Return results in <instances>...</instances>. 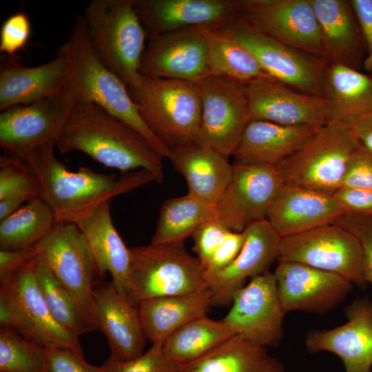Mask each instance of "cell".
Masks as SVG:
<instances>
[{
    "mask_svg": "<svg viewBox=\"0 0 372 372\" xmlns=\"http://www.w3.org/2000/svg\"><path fill=\"white\" fill-rule=\"evenodd\" d=\"M54 146L55 141H50L20 158L37 177L41 196L53 211L56 223L77 224L112 198L156 182L145 169L123 173L119 178L87 167L70 171L55 156Z\"/></svg>",
    "mask_w": 372,
    "mask_h": 372,
    "instance_id": "cell-1",
    "label": "cell"
},
{
    "mask_svg": "<svg viewBox=\"0 0 372 372\" xmlns=\"http://www.w3.org/2000/svg\"><path fill=\"white\" fill-rule=\"evenodd\" d=\"M55 146L63 153L80 151L123 173L145 169L164 180L163 157L138 132L98 105L78 101Z\"/></svg>",
    "mask_w": 372,
    "mask_h": 372,
    "instance_id": "cell-2",
    "label": "cell"
},
{
    "mask_svg": "<svg viewBox=\"0 0 372 372\" xmlns=\"http://www.w3.org/2000/svg\"><path fill=\"white\" fill-rule=\"evenodd\" d=\"M68 65V85L79 101L98 105L141 134L163 157L170 150L145 123L125 84L95 54L82 15L76 17L65 42L58 49Z\"/></svg>",
    "mask_w": 372,
    "mask_h": 372,
    "instance_id": "cell-3",
    "label": "cell"
},
{
    "mask_svg": "<svg viewBox=\"0 0 372 372\" xmlns=\"http://www.w3.org/2000/svg\"><path fill=\"white\" fill-rule=\"evenodd\" d=\"M99 59L125 84L141 77L146 33L133 0H92L82 15Z\"/></svg>",
    "mask_w": 372,
    "mask_h": 372,
    "instance_id": "cell-4",
    "label": "cell"
},
{
    "mask_svg": "<svg viewBox=\"0 0 372 372\" xmlns=\"http://www.w3.org/2000/svg\"><path fill=\"white\" fill-rule=\"evenodd\" d=\"M127 87L145 123L169 150L196 143L202 108L194 83L141 74Z\"/></svg>",
    "mask_w": 372,
    "mask_h": 372,
    "instance_id": "cell-5",
    "label": "cell"
},
{
    "mask_svg": "<svg viewBox=\"0 0 372 372\" xmlns=\"http://www.w3.org/2000/svg\"><path fill=\"white\" fill-rule=\"evenodd\" d=\"M360 146L349 124L331 121L276 167L285 185L333 196L342 188L350 158Z\"/></svg>",
    "mask_w": 372,
    "mask_h": 372,
    "instance_id": "cell-6",
    "label": "cell"
},
{
    "mask_svg": "<svg viewBox=\"0 0 372 372\" xmlns=\"http://www.w3.org/2000/svg\"><path fill=\"white\" fill-rule=\"evenodd\" d=\"M129 299L138 302L207 287L204 268L184 241L131 248Z\"/></svg>",
    "mask_w": 372,
    "mask_h": 372,
    "instance_id": "cell-7",
    "label": "cell"
},
{
    "mask_svg": "<svg viewBox=\"0 0 372 372\" xmlns=\"http://www.w3.org/2000/svg\"><path fill=\"white\" fill-rule=\"evenodd\" d=\"M32 261L0 282L1 327L12 329L45 348L67 349L83 356L79 338L51 315L35 278Z\"/></svg>",
    "mask_w": 372,
    "mask_h": 372,
    "instance_id": "cell-8",
    "label": "cell"
},
{
    "mask_svg": "<svg viewBox=\"0 0 372 372\" xmlns=\"http://www.w3.org/2000/svg\"><path fill=\"white\" fill-rule=\"evenodd\" d=\"M218 29L249 50L271 79L298 91L324 97L327 61L278 41L240 14Z\"/></svg>",
    "mask_w": 372,
    "mask_h": 372,
    "instance_id": "cell-9",
    "label": "cell"
},
{
    "mask_svg": "<svg viewBox=\"0 0 372 372\" xmlns=\"http://www.w3.org/2000/svg\"><path fill=\"white\" fill-rule=\"evenodd\" d=\"M36 247L72 295L85 320L96 330L94 291L102 278L84 234L76 224L56 223Z\"/></svg>",
    "mask_w": 372,
    "mask_h": 372,
    "instance_id": "cell-10",
    "label": "cell"
},
{
    "mask_svg": "<svg viewBox=\"0 0 372 372\" xmlns=\"http://www.w3.org/2000/svg\"><path fill=\"white\" fill-rule=\"evenodd\" d=\"M277 261L300 262L339 275L361 289L369 285L358 240L334 223L281 238Z\"/></svg>",
    "mask_w": 372,
    "mask_h": 372,
    "instance_id": "cell-11",
    "label": "cell"
},
{
    "mask_svg": "<svg viewBox=\"0 0 372 372\" xmlns=\"http://www.w3.org/2000/svg\"><path fill=\"white\" fill-rule=\"evenodd\" d=\"M195 85L202 108L196 143L228 158L251 120L245 85L214 75Z\"/></svg>",
    "mask_w": 372,
    "mask_h": 372,
    "instance_id": "cell-12",
    "label": "cell"
},
{
    "mask_svg": "<svg viewBox=\"0 0 372 372\" xmlns=\"http://www.w3.org/2000/svg\"><path fill=\"white\" fill-rule=\"evenodd\" d=\"M78 101L76 94L67 85L34 103L1 112V148L21 158L55 141Z\"/></svg>",
    "mask_w": 372,
    "mask_h": 372,
    "instance_id": "cell-13",
    "label": "cell"
},
{
    "mask_svg": "<svg viewBox=\"0 0 372 372\" xmlns=\"http://www.w3.org/2000/svg\"><path fill=\"white\" fill-rule=\"evenodd\" d=\"M233 165L231 180L214 205V219L230 231L241 232L266 219L283 183L276 166Z\"/></svg>",
    "mask_w": 372,
    "mask_h": 372,
    "instance_id": "cell-14",
    "label": "cell"
},
{
    "mask_svg": "<svg viewBox=\"0 0 372 372\" xmlns=\"http://www.w3.org/2000/svg\"><path fill=\"white\" fill-rule=\"evenodd\" d=\"M239 14L269 37L326 59L311 0H237Z\"/></svg>",
    "mask_w": 372,
    "mask_h": 372,
    "instance_id": "cell-15",
    "label": "cell"
},
{
    "mask_svg": "<svg viewBox=\"0 0 372 372\" xmlns=\"http://www.w3.org/2000/svg\"><path fill=\"white\" fill-rule=\"evenodd\" d=\"M231 304L222 320L234 335L266 348L280 344L286 313L279 300L273 273L267 271L249 280L236 293Z\"/></svg>",
    "mask_w": 372,
    "mask_h": 372,
    "instance_id": "cell-16",
    "label": "cell"
},
{
    "mask_svg": "<svg viewBox=\"0 0 372 372\" xmlns=\"http://www.w3.org/2000/svg\"><path fill=\"white\" fill-rule=\"evenodd\" d=\"M141 74L194 84L211 76L208 44L202 26L150 38L141 62Z\"/></svg>",
    "mask_w": 372,
    "mask_h": 372,
    "instance_id": "cell-17",
    "label": "cell"
},
{
    "mask_svg": "<svg viewBox=\"0 0 372 372\" xmlns=\"http://www.w3.org/2000/svg\"><path fill=\"white\" fill-rule=\"evenodd\" d=\"M273 275L286 314L293 311L327 313L342 303L353 287L339 275L296 262H278Z\"/></svg>",
    "mask_w": 372,
    "mask_h": 372,
    "instance_id": "cell-18",
    "label": "cell"
},
{
    "mask_svg": "<svg viewBox=\"0 0 372 372\" xmlns=\"http://www.w3.org/2000/svg\"><path fill=\"white\" fill-rule=\"evenodd\" d=\"M251 120L321 127L332 121L324 97L298 91L272 79L245 85Z\"/></svg>",
    "mask_w": 372,
    "mask_h": 372,
    "instance_id": "cell-19",
    "label": "cell"
},
{
    "mask_svg": "<svg viewBox=\"0 0 372 372\" xmlns=\"http://www.w3.org/2000/svg\"><path fill=\"white\" fill-rule=\"evenodd\" d=\"M243 245L234 261L206 278L211 293V305L231 304L234 296L246 281L267 271L278 260L281 237L265 219L243 230Z\"/></svg>",
    "mask_w": 372,
    "mask_h": 372,
    "instance_id": "cell-20",
    "label": "cell"
},
{
    "mask_svg": "<svg viewBox=\"0 0 372 372\" xmlns=\"http://www.w3.org/2000/svg\"><path fill=\"white\" fill-rule=\"evenodd\" d=\"M347 322L331 329L311 330L305 337L309 353L328 351L342 361L345 372H371L372 300L357 298L344 309Z\"/></svg>",
    "mask_w": 372,
    "mask_h": 372,
    "instance_id": "cell-21",
    "label": "cell"
},
{
    "mask_svg": "<svg viewBox=\"0 0 372 372\" xmlns=\"http://www.w3.org/2000/svg\"><path fill=\"white\" fill-rule=\"evenodd\" d=\"M150 38L196 26L222 28L238 14L237 0H133Z\"/></svg>",
    "mask_w": 372,
    "mask_h": 372,
    "instance_id": "cell-22",
    "label": "cell"
},
{
    "mask_svg": "<svg viewBox=\"0 0 372 372\" xmlns=\"http://www.w3.org/2000/svg\"><path fill=\"white\" fill-rule=\"evenodd\" d=\"M94 326L107 338L110 356L126 361L141 355L147 338L137 306L102 280L94 288Z\"/></svg>",
    "mask_w": 372,
    "mask_h": 372,
    "instance_id": "cell-23",
    "label": "cell"
},
{
    "mask_svg": "<svg viewBox=\"0 0 372 372\" xmlns=\"http://www.w3.org/2000/svg\"><path fill=\"white\" fill-rule=\"evenodd\" d=\"M345 214L332 195L283 184L266 220L283 238L333 223Z\"/></svg>",
    "mask_w": 372,
    "mask_h": 372,
    "instance_id": "cell-24",
    "label": "cell"
},
{
    "mask_svg": "<svg viewBox=\"0 0 372 372\" xmlns=\"http://www.w3.org/2000/svg\"><path fill=\"white\" fill-rule=\"evenodd\" d=\"M68 65L57 50L56 56L44 64L28 67L14 56L3 54L0 66V110L25 105L52 95L68 85Z\"/></svg>",
    "mask_w": 372,
    "mask_h": 372,
    "instance_id": "cell-25",
    "label": "cell"
},
{
    "mask_svg": "<svg viewBox=\"0 0 372 372\" xmlns=\"http://www.w3.org/2000/svg\"><path fill=\"white\" fill-rule=\"evenodd\" d=\"M320 26L326 59L360 70L366 57L350 0H311Z\"/></svg>",
    "mask_w": 372,
    "mask_h": 372,
    "instance_id": "cell-26",
    "label": "cell"
},
{
    "mask_svg": "<svg viewBox=\"0 0 372 372\" xmlns=\"http://www.w3.org/2000/svg\"><path fill=\"white\" fill-rule=\"evenodd\" d=\"M320 127L289 126L251 120L231 155L234 163L276 166L292 154Z\"/></svg>",
    "mask_w": 372,
    "mask_h": 372,
    "instance_id": "cell-27",
    "label": "cell"
},
{
    "mask_svg": "<svg viewBox=\"0 0 372 372\" xmlns=\"http://www.w3.org/2000/svg\"><path fill=\"white\" fill-rule=\"evenodd\" d=\"M110 201L99 206L76 225L90 244L101 278L108 272L114 288L129 298L132 254L113 224Z\"/></svg>",
    "mask_w": 372,
    "mask_h": 372,
    "instance_id": "cell-28",
    "label": "cell"
},
{
    "mask_svg": "<svg viewBox=\"0 0 372 372\" xmlns=\"http://www.w3.org/2000/svg\"><path fill=\"white\" fill-rule=\"evenodd\" d=\"M215 150L192 145L170 150L169 159L187 183L189 194L212 205L229 183L234 165Z\"/></svg>",
    "mask_w": 372,
    "mask_h": 372,
    "instance_id": "cell-29",
    "label": "cell"
},
{
    "mask_svg": "<svg viewBox=\"0 0 372 372\" xmlns=\"http://www.w3.org/2000/svg\"><path fill=\"white\" fill-rule=\"evenodd\" d=\"M211 305L208 287L179 295L145 299L138 302L145 335L152 344H163L167 338L187 322L205 316Z\"/></svg>",
    "mask_w": 372,
    "mask_h": 372,
    "instance_id": "cell-30",
    "label": "cell"
},
{
    "mask_svg": "<svg viewBox=\"0 0 372 372\" xmlns=\"http://www.w3.org/2000/svg\"><path fill=\"white\" fill-rule=\"evenodd\" d=\"M324 97L330 106L332 121L349 124L372 114V75L328 62Z\"/></svg>",
    "mask_w": 372,
    "mask_h": 372,
    "instance_id": "cell-31",
    "label": "cell"
},
{
    "mask_svg": "<svg viewBox=\"0 0 372 372\" xmlns=\"http://www.w3.org/2000/svg\"><path fill=\"white\" fill-rule=\"evenodd\" d=\"M179 372H285L283 362L271 356L267 348L234 335Z\"/></svg>",
    "mask_w": 372,
    "mask_h": 372,
    "instance_id": "cell-32",
    "label": "cell"
},
{
    "mask_svg": "<svg viewBox=\"0 0 372 372\" xmlns=\"http://www.w3.org/2000/svg\"><path fill=\"white\" fill-rule=\"evenodd\" d=\"M234 336L223 320L206 315L198 317L171 334L163 344L166 357L179 366L203 357Z\"/></svg>",
    "mask_w": 372,
    "mask_h": 372,
    "instance_id": "cell-33",
    "label": "cell"
},
{
    "mask_svg": "<svg viewBox=\"0 0 372 372\" xmlns=\"http://www.w3.org/2000/svg\"><path fill=\"white\" fill-rule=\"evenodd\" d=\"M209 50L211 74L244 85L259 79H271L254 56L231 37L218 28L202 26Z\"/></svg>",
    "mask_w": 372,
    "mask_h": 372,
    "instance_id": "cell-34",
    "label": "cell"
},
{
    "mask_svg": "<svg viewBox=\"0 0 372 372\" xmlns=\"http://www.w3.org/2000/svg\"><path fill=\"white\" fill-rule=\"evenodd\" d=\"M56 223L53 211L41 196L30 200L0 222V250L37 245Z\"/></svg>",
    "mask_w": 372,
    "mask_h": 372,
    "instance_id": "cell-35",
    "label": "cell"
},
{
    "mask_svg": "<svg viewBox=\"0 0 372 372\" xmlns=\"http://www.w3.org/2000/svg\"><path fill=\"white\" fill-rule=\"evenodd\" d=\"M214 205L189 194L165 200L161 208L152 245L184 241L203 223L214 219Z\"/></svg>",
    "mask_w": 372,
    "mask_h": 372,
    "instance_id": "cell-36",
    "label": "cell"
},
{
    "mask_svg": "<svg viewBox=\"0 0 372 372\" xmlns=\"http://www.w3.org/2000/svg\"><path fill=\"white\" fill-rule=\"evenodd\" d=\"M32 265L40 291L55 320L78 338L94 330L81 314L72 295L39 254L32 260Z\"/></svg>",
    "mask_w": 372,
    "mask_h": 372,
    "instance_id": "cell-37",
    "label": "cell"
},
{
    "mask_svg": "<svg viewBox=\"0 0 372 372\" xmlns=\"http://www.w3.org/2000/svg\"><path fill=\"white\" fill-rule=\"evenodd\" d=\"M0 372H45V347L1 327Z\"/></svg>",
    "mask_w": 372,
    "mask_h": 372,
    "instance_id": "cell-38",
    "label": "cell"
},
{
    "mask_svg": "<svg viewBox=\"0 0 372 372\" xmlns=\"http://www.w3.org/2000/svg\"><path fill=\"white\" fill-rule=\"evenodd\" d=\"M23 194L41 196L37 177L31 167L20 158L1 156L0 199Z\"/></svg>",
    "mask_w": 372,
    "mask_h": 372,
    "instance_id": "cell-39",
    "label": "cell"
},
{
    "mask_svg": "<svg viewBox=\"0 0 372 372\" xmlns=\"http://www.w3.org/2000/svg\"><path fill=\"white\" fill-rule=\"evenodd\" d=\"M101 366L104 372H175L180 367L166 357L160 344H152L147 352L130 360L110 356Z\"/></svg>",
    "mask_w": 372,
    "mask_h": 372,
    "instance_id": "cell-40",
    "label": "cell"
},
{
    "mask_svg": "<svg viewBox=\"0 0 372 372\" xmlns=\"http://www.w3.org/2000/svg\"><path fill=\"white\" fill-rule=\"evenodd\" d=\"M333 223L351 232L358 240L364 275L369 285H372V215L345 214Z\"/></svg>",
    "mask_w": 372,
    "mask_h": 372,
    "instance_id": "cell-41",
    "label": "cell"
},
{
    "mask_svg": "<svg viewBox=\"0 0 372 372\" xmlns=\"http://www.w3.org/2000/svg\"><path fill=\"white\" fill-rule=\"evenodd\" d=\"M31 33V24L27 14L18 12L10 15L0 29V52L8 56L23 49Z\"/></svg>",
    "mask_w": 372,
    "mask_h": 372,
    "instance_id": "cell-42",
    "label": "cell"
},
{
    "mask_svg": "<svg viewBox=\"0 0 372 372\" xmlns=\"http://www.w3.org/2000/svg\"><path fill=\"white\" fill-rule=\"evenodd\" d=\"M230 231L216 219L200 225L193 233L194 250L203 268Z\"/></svg>",
    "mask_w": 372,
    "mask_h": 372,
    "instance_id": "cell-43",
    "label": "cell"
},
{
    "mask_svg": "<svg viewBox=\"0 0 372 372\" xmlns=\"http://www.w3.org/2000/svg\"><path fill=\"white\" fill-rule=\"evenodd\" d=\"M45 372H104L102 366L87 363L83 356L63 348H45Z\"/></svg>",
    "mask_w": 372,
    "mask_h": 372,
    "instance_id": "cell-44",
    "label": "cell"
},
{
    "mask_svg": "<svg viewBox=\"0 0 372 372\" xmlns=\"http://www.w3.org/2000/svg\"><path fill=\"white\" fill-rule=\"evenodd\" d=\"M342 187L372 189V152L364 147L350 158Z\"/></svg>",
    "mask_w": 372,
    "mask_h": 372,
    "instance_id": "cell-45",
    "label": "cell"
},
{
    "mask_svg": "<svg viewBox=\"0 0 372 372\" xmlns=\"http://www.w3.org/2000/svg\"><path fill=\"white\" fill-rule=\"evenodd\" d=\"M245 240L243 231H229L222 243L204 266L205 280L229 265L239 254Z\"/></svg>",
    "mask_w": 372,
    "mask_h": 372,
    "instance_id": "cell-46",
    "label": "cell"
},
{
    "mask_svg": "<svg viewBox=\"0 0 372 372\" xmlns=\"http://www.w3.org/2000/svg\"><path fill=\"white\" fill-rule=\"evenodd\" d=\"M333 196L346 214L372 215V189L342 187Z\"/></svg>",
    "mask_w": 372,
    "mask_h": 372,
    "instance_id": "cell-47",
    "label": "cell"
},
{
    "mask_svg": "<svg viewBox=\"0 0 372 372\" xmlns=\"http://www.w3.org/2000/svg\"><path fill=\"white\" fill-rule=\"evenodd\" d=\"M356 17L366 57L363 69L372 75V0H350Z\"/></svg>",
    "mask_w": 372,
    "mask_h": 372,
    "instance_id": "cell-48",
    "label": "cell"
},
{
    "mask_svg": "<svg viewBox=\"0 0 372 372\" xmlns=\"http://www.w3.org/2000/svg\"><path fill=\"white\" fill-rule=\"evenodd\" d=\"M38 254L36 245L16 250H0V282L17 273Z\"/></svg>",
    "mask_w": 372,
    "mask_h": 372,
    "instance_id": "cell-49",
    "label": "cell"
},
{
    "mask_svg": "<svg viewBox=\"0 0 372 372\" xmlns=\"http://www.w3.org/2000/svg\"><path fill=\"white\" fill-rule=\"evenodd\" d=\"M349 125L361 145L372 152V114L359 117Z\"/></svg>",
    "mask_w": 372,
    "mask_h": 372,
    "instance_id": "cell-50",
    "label": "cell"
},
{
    "mask_svg": "<svg viewBox=\"0 0 372 372\" xmlns=\"http://www.w3.org/2000/svg\"><path fill=\"white\" fill-rule=\"evenodd\" d=\"M35 197L37 196L23 194L11 195L0 199V220L17 211L23 206V203H26Z\"/></svg>",
    "mask_w": 372,
    "mask_h": 372,
    "instance_id": "cell-51",
    "label": "cell"
},
{
    "mask_svg": "<svg viewBox=\"0 0 372 372\" xmlns=\"http://www.w3.org/2000/svg\"><path fill=\"white\" fill-rule=\"evenodd\" d=\"M175 372H179V369H178L176 371H175Z\"/></svg>",
    "mask_w": 372,
    "mask_h": 372,
    "instance_id": "cell-52",
    "label": "cell"
}]
</instances>
